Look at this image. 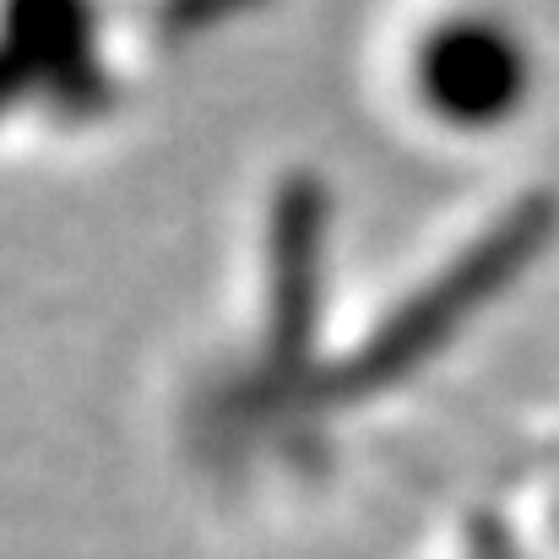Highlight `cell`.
<instances>
[{
	"instance_id": "2",
	"label": "cell",
	"mask_w": 559,
	"mask_h": 559,
	"mask_svg": "<svg viewBox=\"0 0 559 559\" xmlns=\"http://www.w3.org/2000/svg\"><path fill=\"white\" fill-rule=\"evenodd\" d=\"M527 87H533L527 44L484 11H456L429 22L413 49V98L424 104L429 120L451 131L506 126L527 104Z\"/></svg>"
},
{
	"instance_id": "1",
	"label": "cell",
	"mask_w": 559,
	"mask_h": 559,
	"mask_svg": "<svg viewBox=\"0 0 559 559\" xmlns=\"http://www.w3.org/2000/svg\"><path fill=\"white\" fill-rule=\"evenodd\" d=\"M549 228H555V206H549L544 195L516 201L467 255H456L435 283H424L402 310H391V316L374 326L370 337H365V348L332 374V402L374 396V391L407 380L445 337L462 332V321H467L484 299H495V294L544 250Z\"/></svg>"
},
{
	"instance_id": "3",
	"label": "cell",
	"mask_w": 559,
	"mask_h": 559,
	"mask_svg": "<svg viewBox=\"0 0 559 559\" xmlns=\"http://www.w3.org/2000/svg\"><path fill=\"white\" fill-rule=\"evenodd\" d=\"M38 66L44 98L93 115L104 98L98 55H93V16L87 0H11V93Z\"/></svg>"
}]
</instances>
